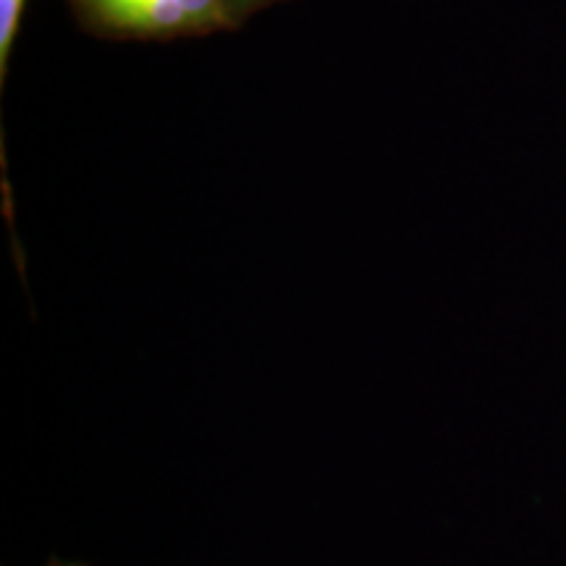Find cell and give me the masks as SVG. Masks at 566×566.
I'll return each instance as SVG.
<instances>
[{"label":"cell","mask_w":566,"mask_h":566,"mask_svg":"<svg viewBox=\"0 0 566 566\" xmlns=\"http://www.w3.org/2000/svg\"><path fill=\"white\" fill-rule=\"evenodd\" d=\"M113 24L142 32L197 27L218 17V0H90Z\"/></svg>","instance_id":"6da1fadb"},{"label":"cell","mask_w":566,"mask_h":566,"mask_svg":"<svg viewBox=\"0 0 566 566\" xmlns=\"http://www.w3.org/2000/svg\"><path fill=\"white\" fill-rule=\"evenodd\" d=\"M21 9H24V0H0V66L3 69L9 63L13 40H17Z\"/></svg>","instance_id":"7a4b0ae2"},{"label":"cell","mask_w":566,"mask_h":566,"mask_svg":"<svg viewBox=\"0 0 566 566\" xmlns=\"http://www.w3.org/2000/svg\"><path fill=\"white\" fill-rule=\"evenodd\" d=\"M45 566H90V564L87 562H63V558H59V556H51Z\"/></svg>","instance_id":"3957f363"}]
</instances>
